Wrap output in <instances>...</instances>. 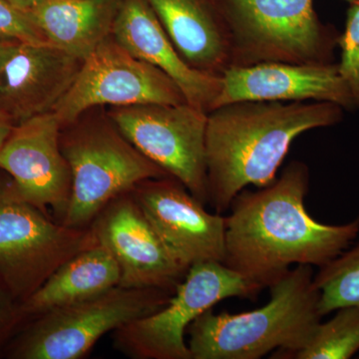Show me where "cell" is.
Segmentation results:
<instances>
[{
  "mask_svg": "<svg viewBox=\"0 0 359 359\" xmlns=\"http://www.w3.org/2000/svg\"><path fill=\"white\" fill-rule=\"evenodd\" d=\"M309 170L292 161L273 183L238 193L226 217L223 264L262 289L290 266H325L359 233V216L344 224L320 223L306 209Z\"/></svg>",
  "mask_w": 359,
  "mask_h": 359,
  "instance_id": "1",
  "label": "cell"
},
{
  "mask_svg": "<svg viewBox=\"0 0 359 359\" xmlns=\"http://www.w3.org/2000/svg\"><path fill=\"white\" fill-rule=\"evenodd\" d=\"M332 102L224 104L208 112L205 167L209 205L223 215L248 186L273 183L292 142L306 132L344 120Z\"/></svg>",
  "mask_w": 359,
  "mask_h": 359,
  "instance_id": "2",
  "label": "cell"
},
{
  "mask_svg": "<svg viewBox=\"0 0 359 359\" xmlns=\"http://www.w3.org/2000/svg\"><path fill=\"white\" fill-rule=\"evenodd\" d=\"M313 276V266L299 264L269 285L262 308L201 314L187 330L193 359H259L273 351L280 359L299 348L323 318Z\"/></svg>",
  "mask_w": 359,
  "mask_h": 359,
  "instance_id": "3",
  "label": "cell"
},
{
  "mask_svg": "<svg viewBox=\"0 0 359 359\" xmlns=\"http://www.w3.org/2000/svg\"><path fill=\"white\" fill-rule=\"evenodd\" d=\"M231 45V66L264 62L334 63L340 33L325 25L314 0H217Z\"/></svg>",
  "mask_w": 359,
  "mask_h": 359,
  "instance_id": "4",
  "label": "cell"
},
{
  "mask_svg": "<svg viewBox=\"0 0 359 359\" xmlns=\"http://www.w3.org/2000/svg\"><path fill=\"white\" fill-rule=\"evenodd\" d=\"M60 147L72 175L69 207L61 224L87 228L105 205L149 179L170 176L146 157L112 121L63 127Z\"/></svg>",
  "mask_w": 359,
  "mask_h": 359,
  "instance_id": "5",
  "label": "cell"
},
{
  "mask_svg": "<svg viewBox=\"0 0 359 359\" xmlns=\"http://www.w3.org/2000/svg\"><path fill=\"white\" fill-rule=\"evenodd\" d=\"M91 226L71 228L50 218L0 178V283L25 302L73 257L98 245Z\"/></svg>",
  "mask_w": 359,
  "mask_h": 359,
  "instance_id": "6",
  "label": "cell"
},
{
  "mask_svg": "<svg viewBox=\"0 0 359 359\" xmlns=\"http://www.w3.org/2000/svg\"><path fill=\"white\" fill-rule=\"evenodd\" d=\"M173 294L164 290L118 285L91 299L52 309L26 323L9 346V358H84L103 335L156 313Z\"/></svg>",
  "mask_w": 359,
  "mask_h": 359,
  "instance_id": "7",
  "label": "cell"
},
{
  "mask_svg": "<svg viewBox=\"0 0 359 359\" xmlns=\"http://www.w3.org/2000/svg\"><path fill=\"white\" fill-rule=\"evenodd\" d=\"M262 290L219 262L194 264L164 308L113 332V346L133 359H193L185 339L191 323L219 302L255 299Z\"/></svg>",
  "mask_w": 359,
  "mask_h": 359,
  "instance_id": "8",
  "label": "cell"
},
{
  "mask_svg": "<svg viewBox=\"0 0 359 359\" xmlns=\"http://www.w3.org/2000/svg\"><path fill=\"white\" fill-rule=\"evenodd\" d=\"M109 118L146 157L209 205L205 167L208 113L189 103L114 107Z\"/></svg>",
  "mask_w": 359,
  "mask_h": 359,
  "instance_id": "9",
  "label": "cell"
},
{
  "mask_svg": "<svg viewBox=\"0 0 359 359\" xmlns=\"http://www.w3.org/2000/svg\"><path fill=\"white\" fill-rule=\"evenodd\" d=\"M183 104V92L159 68L135 57L110 35L82 61L76 78L53 112L63 127L100 105Z\"/></svg>",
  "mask_w": 359,
  "mask_h": 359,
  "instance_id": "10",
  "label": "cell"
},
{
  "mask_svg": "<svg viewBox=\"0 0 359 359\" xmlns=\"http://www.w3.org/2000/svg\"><path fill=\"white\" fill-rule=\"evenodd\" d=\"M62 125L53 111L18 123L0 150V170L18 194L61 223L69 207L72 175L60 147Z\"/></svg>",
  "mask_w": 359,
  "mask_h": 359,
  "instance_id": "11",
  "label": "cell"
},
{
  "mask_svg": "<svg viewBox=\"0 0 359 359\" xmlns=\"http://www.w3.org/2000/svg\"><path fill=\"white\" fill-rule=\"evenodd\" d=\"M130 194L180 263L189 269L205 262L223 263L226 217L207 212L178 180H145Z\"/></svg>",
  "mask_w": 359,
  "mask_h": 359,
  "instance_id": "12",
  "label": "cell"
},
{
  "mask_svg": "<svg viewBox=\"0 0 359 359\" xmlns=\"http://www.w3.org/2000/svg\"><path fill=\"white\" fill-rule=\"evenodd\" d=\"M117 262L120 287L175 292L189 268L168 250L130 192L105 205L90 224Z\"/></svg>",
  "mask_w": 359,
  "mask_h": 359,
  "instance_id": "13",
  "label": "cell"
},
{
  "mask_svg": "<svg viewBox=\"0 0 359 359\" xmlns=\"http://www.w3.org/2000/svg\"><path fill=\"white\" fill-rule=\"evenodd\" d=\"M221 92L212 109L241 101L337 104L346 111L355 110L353 97L340 77L337 63L294 65L264 62L233 66L222 76Z\"/></svg>",
  "mask_w": 359,
  "mask_h": 359,
  "instance_id": "14",
  "label": "cell"
},
{
  "mask_svg": "<svg viewBox=\"0 0 359 359\" xmlns=\"http://www.w3.org/2000/svg\"><path fill=\"white\" fill-rule=\"evenodd\" d=\"M82 61L52 44L18 42L0 66V111L15 124L51 112Z\"/></svg>",
  "mask_w": 359,
  "mask_h": 359,
  "instance_id": "15",
  "label": "cell"
},
{
  "mask_svg": "<svg viewBox=\"0 0 359 359\" xmlns=\"http://www.w3.org/2000/svg\"><path fill=\"white\" fill-rule=\"evenodd\" d=\"M112 35L135 57L171 77L187 102L207 113L212 110L222 77L201 72L182 58L148 0H121Z\"/></svg>",
  "mask_w": 359,
  "mask_h": 359,
  "instance_id": "16",
  "label": "cell"
},
{
  "mask_svg": "<svg viewBox=\"0 0 359 359\" xmlns=\"http://www.w3.org/2000/svg\"><path fill=\"white\" fill-rule=\"evenodd\" d=\"M191 67L223 76L231 66L230 32L217 0H148Z\"/></svg>",
  "mask_w": 359,
  "mask_h": 359,
  "instance_id": "17",
  "label": "cell"
},
{
  "mask_svg": "<svg viewBox=\"0 0 359 359\" xmlns=\"http://www.w3.org/2000/svg\"><path fill=\"white\" fill-rule=\"evenodd\" d=\"M121 273L104 245L85 250L56 269L34 294L20 304L23 323L52 309L91 299L118 287Z\"/></svg>",
  "mask_w": 359,
  "mask_h": 359,
  "instance_id": "18",
  "label": "cell"
},
{
  "mask_svg": "<svg viewBox=\"0 0 359 359\" xmlns=\"http://www.w3.org/2000/svg\"><path fill=\"white\" fill-rule=\"evenodd\" d=\"M121 0H43L26 11L49 43L81 59L112 35Z\"/></svg>",
  "mask_w": 359,
  "mask_h": 359,
  "instance_id": "19",
  "label": "cell"
},
{
  "mask_svg": "<svg viewBox=\"0 0 359 359\" xmlns=\"http://www.w3.org/2000/svg\"><path fill=\"white\" fill-rule=\"evenodd\" d=\"M311 330L299 348L280 359H348L359 351V306L337 309Z\"/></svg>",
  "mask_w": 359,
  "mask_h": 359,
  "instance_id": "20",
  "label": "cell"
},
{
  "mask_svg": "<svg viewBox=\"0 0 359 359\" xmlns=\"http://www.w3.org/2000/svg\"><path fill=\"white\" fill-rule=\"evenodd\" d=\"M313 283L320 292L323 318L344 306H359V243L321 266Z\"/></svg>",
  "mask_w": 359,
  "mask_h": 359,
  "instance_id": "21",
  "label": "cell"
},
{
  "mask_svg": "<svg viewBox=\"0 0 359 359\" xmlns=\"http://www.w3.org/2000/svg\"><path fill=\"white\" fill-rule=\"evenodd\" d=\"M348 4L346 28L340 33V61L337 69L359 110V0H344Z\"/></svg>",
  "mask_w": 359,
  "mask_h": 359,
  "instance_id": "22",
  "label": "cell"
},
{
  "mask_svg": "<svg viewBox=\"0 0 359 359\" xmlns=\"http://www.w3.org/2000/svg\"><path fill=\"white\" fill-rule=\"evenodd\" d=\"M0 39L26 43L50 44L25 11L0 0Z\"/></svg>",
  "mask_w": 359,
  "mask_h": 359,
  "instance_id": "23",
  "label": "cell"
},
{
  "mask_svg": "<svg viewBox=\"0 0 359 359\" xmlns=\"http://www.w3.org/2000/svg\"><path fill=\"white\" fill-rule=\"evenodd\" d=\"M23 325L20 302L0 283V348L8 341L16 328Z\"/></svg>",
  "mask_w": 359,
  "mask_h": 359,
  "instance_id": "24",
  "label": "cell"
},
{
  "mask_svg": "<svg viewBox=\"0 0 359 359\" xmlns=\"http://www.w3.org/2000/svg\"><path fill=\"white\" fill-rule=\"evenodd\" d=\"M15 125V123L8 115L0 111V150H1L2 146L6 143Z\"/></svg>",
  "mask_w": 359,
  "mask_h": 359,
  "instance_id": "25",
  "label": "cell"
},
{
  "mask_svg": "<svg viewBox=\"0 0 359 359\" xmlns=\"http://www.w3.org/2000/svg\"><path fill=\"white\" fill-rule=\"evenodd\" d=\"M4 1L26 13V11H30V9L36 6L37 4H39L43 0H4Z\"/></svg>",
  "mask_w": 359,
  "mask_h": 359,
  "instance_id": "26",
  "label": "cell"
},
{
  "mask_svg": "<svg viewBox=\"0 0 359 359\" xmlns=\"http://www.w3.org/2000/svg\"><path fill=\"white\" fill-rule=\"evenodd\" d=\"M18 42L7 41V40L0 39V66L4 62V60L8 57L9 54L13 52Z\"/></svg>",
  "mask_w": 359,
  "mask_h": 359,
  "instance_id": "27",
  "label": "cell"
}]
</instances>
